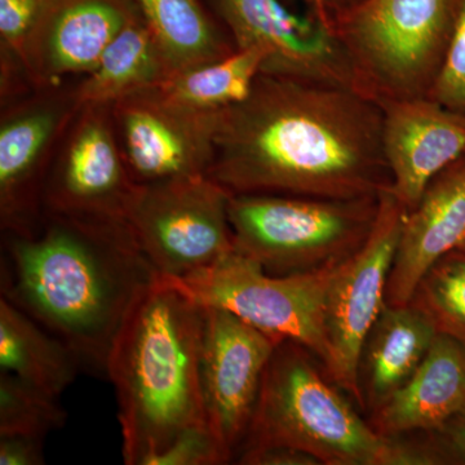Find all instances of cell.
<instances>
[{
	"mask_svg": "<svg viewBox=\"0 0 465 465\" xmlns=\"http://www.w3.org/2000/svg\"><path fill=\"white\" fill-rule=\"evenodd\" d=\"M464 242L465 157L437 174L406 213L388 278L387 304H409L424 275Z\"/></svg>",
	"mask_w": 465,
	"mask_h": 465,
	"instance_id": "cell-17",
	"label": "cell"
},
{
	"mask_svg": "<svg viewBox=\"0 0 465 465\" xmlns=\"http://www.w3.org/2000/svg\"><path fill=\"white\" fill-rule=\"evenodd\" d=\"M158 278L124 217L45 213L32 235H2L0 298L104 378L124 321Z\"/></svg>",
	"mask_w": 465,
	"mask_h": 465,
	"instance_id": "cell-2",
	"label": "cell"
},
{
	"mask_svg": "<svg viewBox=\"0 0 465 465\" xmlns=\"http://www.w3.org/2000/svg\"><path fill=\"white\" fill-rule=\"evenodd\" d=\"M134 188L116 137L112 105L84 106L48 171L45 213L124 217Z\"/></svg>",
	"mask_w": 465,
	"mask_h": 465,
	"instance_id": "cell-13",
	"label": "cell"
},
{
	"mask_svg": "<svg viewBox=\"0 0 465 465\" xmlns=\"http://www.w3.org/2000/svg\"><path fill=\"white\" fill-rule=\"evenodd\" d=\"M213 5L237 50L264 52L265 74L358 90L332 27L309 12L295 14L281 0H213Z\"/></svg>",
	"mask_w": 465,
	"mask_h": 465,
	"instance_id": "cell-12",
	"label": "cell"
},
{
	"mask_svg": "<svg viewBox=\"0 0 465 465\" xmlns=\"http://www.w3.org/2000/svg\"><path fill=\"white\" fill-rule=\"evenodd\" d=\"M339 265L312 273L273 275L234 250L211 268L182 280H166L198 304L226 309L280 341L298 342L324 366L329 361L327 293Z\"/></svg>",
	"mask_w": 465,
	"mask_h": 465,
	"instance_id": "cell-7",
	"label": "cell"
},
{
	"mask_svg": "<svg viewBox=\"0 0 465 465\" xmlns=\"http://www.w3.org/2000/svg\"><path fill=\"white\" fill-rule=\"evenodd\" d=\"M45 440L30 434H0V465L45 463Z\"/></svg>",
	"mask_w": 465,
	"mask_h": 465,
	"instance_id": "cell-30",
	"label": "cell"
},
{
	"mask_svg": "<svg viewBox=\"0 0 465 465\" xmlns=\"http://www.w3.org/2000/svg\"><path fill=\"white\" fill-rule=\"evenodd\" d=\"M134 15L116 0H43L23 67L35 87H56L65 76L88 74Z\"/></svg>",
	"mask_w": 465,
	"mask_h": 465,
	"instance_id": "cell-16",
	"label": "cell"
},
{
	"mask_svg": "<svg viewBox=\"0 0 465 465\" xmlns=\"http://www.w3.org/2000/svg\"><path fill=\"white\" fill-rule=\"evenodd\" d=\"M171 75L237 51L202 11L198 0H136Z\"/></svg>",
	"mask_w": 465,
	"mask_h": 465,
	"instance_id": "cell-22",
	"label": "cell"
},
{
	"mask_svg": "<svg viewBox=\"0 0 465 465\" xmlns=\"http://www.w3.org/2000/svg\"><path fill=\"white\" fill-rule=\"evenodd\" d=\"M427 96L465 116V0L439 75Z\"/></svg>",
	"mask_w": 465,
	"mask_h": 465,
	"instance_id": "cell-26",
	"label": "cell"
},
{
	"mask_svg": "<svg viewBox=\"0 0 465 465\" xmlns=\"http://www.w3.org/2000/svg\"><path fill=\"white\" fill-rule=\"evenodd\" d=\"M231 463L207 423L192 425L180 433L149 465H222Z\"/></svg>",
	"mask_w": 465,
	"mask_h": 465,
	"instance_id": "cell-27",
	"label": "cell"
},
{
	"mask_svg": "<svg viewBox=\"0 0 465 465\" xmlns=\"http://www.w3.org/2000/svg\"><path fill=\"white\" fill-rule=\"evenodd\" d=\"M238 464L244 465H321L316 458L289 446H264L240 452Z\"/></svg>",
	"mask_w": 465,
	"mask_h": 465,
	"instance_id": "cell-31",
	"label": "cell"
},
{
	"mask_svg": "<svg viewBox=\"0 0 465 465\" xmlns=\"http://www.w3.org/2000/svg\"><path fill=\"white\" fill-rule=\"evenodd\" d=\"M74 96L29 101L3 114L0 124L2 232L32 235L45 216V179L52 146L78 114Z\"/></svg>",
	"mask_w": 465,
	"mask_h": 465,
	"instance_id": "cell-14",
	"label": "cell"
},
{
	"mask_svg": "<svg viewBox=\"0 0 465 465\" xmlns=\"http://www.w3.org/2000/svg\"><path fill=\"white\" fill-rule=\"evenodd\" d=\"M226 191L207 174L136 185L125 220L161 277L182 280L231 255Z\"/></svg>",
	"mask_w": 465,
	"mask_h": 465,
	"instance_id": "cell-8",
	"label": "cell"
},
{
	"mask_svg": "<svg viewBox=\"0 0 465 465\" xmlns=\"http://www.w3.org/2000/svg\"><path fill=\"white\" fill-rule=\"evenodd\" d=\"M410 302L427 314L437 332L451 336L465 347L464 251H451L437 262Z\"/></svg>",
	"mask_w": 465,
	"mask_h": 465,
	"instance_id": "cell-24",
	"label": "cell"
},
{
	"mask_svg": "<svg viewBox=\"0 0 465 465\" xmlns=\"http://www.w3.org/2000/svg\"><path fill=\"white\" fill-rule=\"evenodd\" d=\"M382 122L356 88L262 73L220 114L208 176L232 194L376 197L391 188Z\"/></svg>",
	"mask_w": 465,
	"mask_h": 465,
	"instance_id": "cell-1",
	"label": "cell"
},
{
	"mask_svg": "<svg viewBox=\"0 0 465 465\" xmlns=\"http://www.w3.org/2000/svg\"><path fill=\"white\" fill-rule=\"evenodd\" d=\"M362 2V0H345L347 3V8L351 7V5H357V3Z\"/></svg>",
	"mask_w": 465,
	"mask_h": 465,
	"instance_id": "cell-33",
	"label": "cell"
},
{
	"mask_svg": "<svg viewBox=\"0 0 465 465\" xmlns=\"http://www.w3.org/2000/svg\"><path fill=\"white\" fill-rule=\"evenodd\" d=\"M381 106L391 192L409 213L437 174L465 157V116L428 96Z\"/></svg>",
	"mask_w": 465,
	"mask_h": 465,
	"instance_id": "cell-15",
	"label": "cell"
},
{
	"mask_svg": "<svg viewBox=\"0 0 465 465\" xmlns=\"http://www.w3.org/2000/svg\"><path fill=\"white\" fill-rule=\"evenodd\" d=\"M458 250L464 251V252H465V242H464V243H463V244H461V246H460V247H459V249H458Z\"/></svg>",
	"mask_w": 465,
	"mask_h": 465,
	"instance_id": "cell-34",
	"label": "cell"
},
{
	"mask_svg": "<svg viewBox=\"0 0 465 465\" xmlns=\"http://www.w3.org/2000/svg\"><path fill=\"white\" fill-rule=\"evenodd\" d=\"M82 370L65 342L0 298V371L60 397Z\"/></svg>",
	"mask_w": 465,
	"mask_h": 465,
	"instance_id": "cell-21",
	"label": "cell"
},
{
	"mask_svg": "<svg viewBox=\"0 0 465 465\" xmlns=\"http://www.w3.org/2000/svg\"><path fill=\"white\" fill-rule=\"evenodd\" d=\"M465 407V347L437 333L414 375L372 412L371 424L385 437L432 432Z\"/></svg>",
	"mask_w": 465,
	"mask_h": 465,
	"instance_id": "cell-18",
	"label": "cell"
},
{
	"mask_svg": "<svg viewBox=\"0 0 465 465\" xmlns=\"http://www.w3.org/2000/svg\"><path fill=\"white\" fill-rule=\"evenodd\" d=\"M60 397L0 371V434L45 437L66 424Z\"/></svg>",
	"mask_w": 465,
	"mask_h": 465,
	"instance_id": "cell-25",
	"label": "cell"
},
{
	"mask_svg": "<svg viewBox=\"0 0 465 465\" xmlns=\"http://www.w3.org/2000/svg\"><path fill=\"white\" fill-rule=\"evenodd\" d=\"M42 7L43 0H0V41L5 64L24 70V50Z\"/></svg>",
	"mask_w": 465,
	"mask_h": 465,
	"instance_id": "cell-28",
	"label": "cell"
},
{
	"mask_svg": "<svg viewBox=\"0 0 465 465\" xmlns=\"http://www.w3.org/2000/svg\"><path fill=\"white\" fill-rule=\"evenodd\" d=\"M313 357L298 342H280L238 455L249 449L289 446L323 465L440 464L428 440L412 443L376 432L341 388L317 369Z\"/></svg>",
	"mask_w": 465,
	"mask_h": 465,
	"instance_id": "cell-4",
	"label": "cell"
},
{
	"mask_svg": "<svg viewBox=\"0 0 465 465\" xmlns=\"http://www.w3.org/2000/svg\"><path fill=\"white\" fill-rule=\"evenodd\" d=\"M302 2L307 5L309 14L316 16L326 25L331 26L332 29L336 18L347 9L345 0H302Z\"/></svg>",
	"mask_w": 465,
	"mask_h": 465,
	"instance_id": "cell-32",
	"label": "cell"
},
{
	"mask_svg": "<svg viewBox=\"0 0 465 465\" xmlns=\"http://www.w3.org/2000/svg\"><path fill=\"white\" fill-rule=\"evenodd\" d=\"M437 333L432 321L411 302L385 304L361 351L360 406L372 412L381 409L414 375Z\"/></svg>",
	"mask_w": 465,
	"mask_h": 465,
	"instance_id": "cell-19",
	"label": "cell"
},
{
	"mask_svg": "<svg viewBox=\"0 0 465 465\" xmlns=\"http://www.w3.org/2000/svg\"><path fill=\"white\" fill-rule=\"evenodd\" d=\"M282 341L226 309L202 305V405L231 461L246 439L266 367Z\"/></svg>",
	"mask_w": 465,
	"mask_h": 465,
	"instance_id": "cell-10",
	"label": "cell"
},
{
	"mask_svg": "<svg viewBox=\"0 0 465 465\" xmlns=\"http://www.w3.org/2000/svg\"><path fill=\"white\" fill-rule=\"evenodd\" d=\"M171 75L163 54L142 16H134L73 91L79 110L113 105L128 94L155 87Z\"/></svg>",
	"mask_w": 465,
	"mask_h": 465,
	"instance_id": "cell-20",
	"label": "cell"
},
{
	"mask_svg": "<svg viewBox=\"0 0 465 465\" xmlns=\"http://www.w3.org/2000/svg\"><path fill=\"white\" fill-rule=\"evenodd\" d=\"M464 0H362L336 18L358 90L384 105L427 96Z\"/></svg>",
	"mask_w": 465,
	"mask_h": 465,
	"instance_id": "cell-5",
	"label": "cell"
},
{
	"mask_svg": "<svg viewBox=\"0 0 465 465\" xmlns=\"http://www.w3.org/2000/svg\"><path fill=\"white\" fill-rule=\"evenodd\" d=\"M266 54L249 48L224 58L189 67L155 85L159 94L183 108L222 113L242 103L264 72Z\"/></svg>",
	"mask_w": 465,
	"mask_h": 465,
	"instance_id": "cell-23",
	"label": "cell"
},
{
	"mask_svg": "<svg viewBox=\"0 0 465 465\" xmlns=\"http://www.w3.org/2000/svg\"><path fill=\"white\" fill-rule=\"evenodd\" d=\"M220 114L183 108L155 87L113 104L116 137L134 183L208 176Z\"/></svg>",
	"mask_w": 465,
	"mask_h": 465,
	"instance_id": "cell-11",
	"label": "cell"
},
{
	"mask_svg": "<svg viewBox=\"0 0 465 465\" xmlns=\"http://www.w3.org/2000/svg\"><path fill=\"white\" fill-rule=\"evenodd\" d=\"M428 433L432 434L430 442L436 450L440 464H465V407Z\"/></svg>",
	"mask_w": 465,
	"mask_h": 465,
	"instance_id": "cell-29",
	"label": "cell"
},
{
	"mask_svg": "<svg viewBox=\"0 0 465 465\" xmlns=\"http://www.w3.org/2000/svg\"><path fill=\"white\" fill-rule=\"evenodd\" d=\"M381 195L332 200L232 194L229 222L235 251L273 275L332 268L351 258L369 238Z\"/></svg>",
	"mask_w": 465,
	"mask_h": 465,
	"instance_id": "cell-6",
	"label": "cell"
},
{
	"mask_svg": "<svg viewBox=\"0 0 465 465\" xmlns=\"http://www.w3.org/2000/svg\"><path fill=\"white\" fill-rule=\"evenodd\" d=\"M202 305L161 277L139 299L106 366L124 463L149 465L192 425L206 423L200 382Z\"/></svg>",
	"mask_w": 465,
	"mask_h": 465,
	"instance_id": "cell-3",
	"label": "cell"
},
{
	"mask_svg": "<svg viewBox=\"0 0 465 465\" xmlns=\"http://www.w3.org/2000/svg\"><path fill=\"white\" fill-rule=\"evenodd\" d=\"M406 213L391 191L381 193L374 228L362 247L338 266L327 293L324 374L357 402L361 351L387 304L388 278Z\"/></svg>",
	"mask_w": 465,
	"mask_h": 465,
	"instance_id": "cell-9",
	"label": "cell"
}]
</instances>
